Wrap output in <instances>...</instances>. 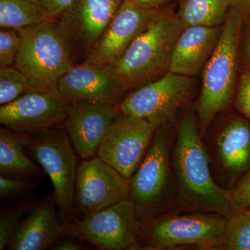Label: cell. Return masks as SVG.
<instances>
[{"label": "cell", "mask_w": 250, "mask_h": 250, "mask_svg": "<svg viewBox=\"0 0 250 250\" xmlns=\"http://www.w3.org/2000/svg\"><path fill=\"white\" fill-rule=\"evenodd\" d=\"M177 16L184 27L223 26L232 0H181Z\"/></svg>", "instance_id": "21"}, {"label": "cell", "mask_w": 250, "mask_h": 250, "mask_svg": "<svg viewBox=\"0 0 250 250\" xmlns=\"http://www.w3.org/2000/svg\"><path fill=\"white\" fill-rule=\"evenodd\" d=\"M171 9H146L123 0L114 18L86 54L85 61L113 66L143 32Z\"/></svg>", "instance_id": "12"}, {"label": "cell", "mask_w": 250, "mask_h": 250, "mask_svg": "<svg viewBox=\"0 0 250 250\" xmlns=\"http://www.w3.org/2000/svg\"><path fill=\"white\" fill-rule=\"evenodd\" d=\"M123 0H74L57 21L71 41L74 49L88 53L100 39Z\"/></svg>", "instance_id": "16"}, {"label": "cell", "mask_w": 250, "mask_h": 250, "mask_svg": "<svg viewBox=\"0 0 250 250\" xmlns=\"http://www.w3.org/2000/svg\"><path fill=\"white\" fill-rule=\"evenodd\" d=\"M238 58L241 70H250V14L243 13L238 42Z\"/></svg>", "instance_id": "29"}, {"label": "cell", "mask_w": 250, "mask_h": 250, "mask_svg": "<svg viewBox=\"0 0 250 250\" xmlns=\"http://www.w3.org/2000/svg\"><path fill=\"white\" fill-rule=\"evenodd\" d=\"M238 111L250 121V70H241L235 94Z\"/></svg>", "instance_id": "28"}, {"label": "cell", "mask_w": 250, "mask_h": 250, "mask_svg": "<svg viewBox=\"0 0 250 250\" xmlns=\"http://www.w3.org/2000/svg\"><path fill=\"white\" fill-rule=\"evenodd\" d=\"M231 207L232 212L245 208L250 209V172L231 191Z\"/></svg>", "instance_id": "30"}, {"label": "cell", "mask_w": 250, "mask_h": 250, "mask_svg": "<svg viewBox=\"0 0 250 250\" xmlns=\"http://www.w3.org/2000/svg\"><path fill=\"white\" fill-rule=\"evenodd\" d=\"M24 136V135H23ZM24 146L36 164L49 176L54 188L59 217L64 226L75 215L77 152L63 125L24 136Z\"/></svg>", "instance_id": "7"}, {"label": "cell", "mask_w": 250, "mask_h": 250, "mask_svg": "<svg viewBox=\"0 0 250 250\" xmlns=\"http://www.w3.org/2000/svg\"><path fill=\"white\" fill-rule=\"evenodd\" d=\"M227 218L213 213H164L139 223L141 250H170L192 246L223 250Z\"/></svg>", "instance_id": "6"}, {"label": "cell", "mask_w": 250, "mask_h": 250, "mask_svg": "<svg viewBox=\"0 0 250 250\" xmlns=\"http://www.w3.org/2000/svg\"><path fill=\"white\" fill-rule=\"evenodd\" d=\"M243 12L232 4L214 52L202 71L201 93L197 103L199 130L203 136L215 117L232 103L241 67L238 42Z\"/></svg>", "instance_id": "2"}, {"label": "cell", "mask_w": 250, "mask_h": 250, "mask_svg": "<svg viewBox=\"0 0 250 250\" xmlns=\"http://www.w3.org/2000/svg\"><path fill=\"white\" fill-rule=\"evenodd\" d=\"M171 9L130 45L112 66L125 92L157 80L169 72L174 44L184 29Z\"/></svg>", "instance_id": "3"}, {"label": "cell", "mask_w": 250, "mask_h": 250, "mask_svg": "<svg viewBox=\"0 0 250 250\" xmlns=\"http://www.w3.org/2000/svg\"><path fill=\"white\" fill-rule=\"evenodd\" d=\"M118 113V106L88 102L68 103L63 126L77 155L83 160L97 156Z\"/></svg>", "instance_id": "15"}, {"label": "cell", "mask_w": 250, "mask_h": 250, "mask_svg": "<svg viewBox=\"0 0 250 250\" xmlns=\"http://www.w3.org/2000/svg\"><path fill=\"white\" fill-rule=\"evenodd\" d=\"M25 178L27 177L1 174L0 176L1 197L21 196L31 192L33 184Z\"/></svg>", "instance_id": "27"}, {"label": "cell", "mask_w": 250, "mask_h": 250, "mask_svg": "<svg viewBox=\"0 0 250 250\" xmlns=\"http://www.w3.org/2000/svg\"><path fill=\"white\" fill-rule=\"evenodd\" d=\"M51 19L38 0H0V27L19 30Z\"/></svg>", "instance_id": "22"}, {"label": "cell", "mask_w": 250, "mask_h": 250, "mask_svg": "<svg viewBox=\"0 0 250 250\" xmlns=\"http://www.w3.org/2000/svg\"><path fill=\"white\" fill-rule=\"evenodd\" d=\"M21 37L19 30L1 28L0 30V68L12 66L17 57Z\"/></svg>", "instance_id": "26"}, {"label": "cell", "mask_w": 250, "mask_h": 250, "mask_svg": "<svg viewBox=\"0 0 250 250\" xmlns=\"http://www.w3.org/2000/svg\"><path fill=\"white\" fill-rule=\"evenodd\" d=\"M194 87L192 77L169 71L132 90L119 104L118 111L144 120L157 129L175 119L191 98Z\"/></svg>", "instance_id": "8"}, {"label": "cell", "mask_w": 250, "mask_h": 250, "mask_svg": "<svg viewBox=\"0 0 250 250\" xmlns=\"http://www.w3.org/2000/svg\"><path fill=\"white\" fill-rule=\"evenodd\" d=\"M170 125L156 129L141 164L129 179V199L139 223L175 207L177 187L171 159Z\"/></svg>", "instance_id": "5"}, {"label": "cell", "mask_w": 250, "mask_h": 250, "mask_svg": "<svg viewBox=\"0 0 250 250\" xmlns=\"http://www.w3.org/2000/svg\"><path fill=\"white\" fill-rule=\"evenodd\" d=\"M139 222L130 199L65 225V234L91 243L101 250H141Z\"/></svg>", "instance_id": "9"}, {"label": "cell", "mask_w": 250, "mask_h": 250, "mask_svg": "<svg viewBox=\"0 0 250 250\" xmlns=\"http://www.w3.org/2000/svg\"><path fill=\"white\" fill-rule=\"evenodd\" d=\"M223 26L184 28L174 44L169 71L194 77L203 71L214 52Z\"/></svg>", "instance_id": "18"}, {"label": "cell", "mask_w": 250, "mask_h": 250, "mask_svg": "<svg viewBox=\"0 0 250 250\" xmlns=\"http://www.w3.org/2000/svg\"><path fill=\"white\" fill-rule=\"evenodd\" d=\"M172 165L177 187L175 207L189 212L229 217L231 191L219 187L213 179L209 157L190 112L184 113L179 122Z\"/></svg>", "instance_id": "1"}, {"label": "cell", "mask_w": 250, "mask_h": 250, "mask_svg": "<svg viewBox=\"0 0 250 250\" xmlns=\"http://www.w3.org/2000/svg\"><path fill=\"white\" fill-rule=\"evenodd\" d=\"M68 103L57 90H30L0 107V123L18 134L30 136L63 125Z\"/></svg>", "instance_id": "13"}, {"label": "cell", "mask_w": 250, "mask_h": 250, "mask_svg": "<svg viewBox=\"0 0 250 250\" xmlns=\"http://www.w3.org/2000/svg\"><path fill=\"white\" fill-rule=\"evenodd\" d=\"M156 130L144 120L119 112L102 141L97 156L129 180L141 164Z\"/></svg>", "instance_id": "10"}, {"label": "cell", "mask_w": 250, "mask_h": 250, "mask_svg": "<svg viewBox=\"0 0 250 250\" xmlns=\"http://www.w3.org/2000/svg\"><path fill=\"white\" fill-rule=\"evenodd\" d=\"M51 19L58 20L69 8L74 0H38Z\"/></svg>", "instance_id": "31"}, {"label": "cell", "mask_w": 250, "mask_h": 250, "mask_svg": "<svg viewBox=\"0 0 250 250\" xmlns=\"http://www.w3.org/2000/svg\"><path fill=\"white\" fill-rule=\"evenodd\" d=\"M34 205L32 201L26 200L1 214L0 218V250H4L7 248L16 228Z\"/></svg>", "instance_id": "25"}, {"label": "cell", "mask_w": 250, "mask_h": 250, "mask_svg": "<svg viewBox=\"0 0 250 250\" xmlns=\"http://www.w3.org/2000/svg\"><path fill=\"white\" fill-rule=\"evenodd\" d=\"M21 42L14 66L27 77L30 90L54 91L74 65V47L57 20L19 29Z\"/></svg>", "instance_id": "4"}, {"label": "cell", "mask_w": 250, "mask_h": 250, "mask_svg": "<svg viewBox=\"0 0 250 250\" xmlns=\"http://www.w3.org/2000/svg\"><path fill=\"white\" fill-rule=\"evenodd\" d=\"M0 172L29 178L42 174L41 167L26 154L24 136L6 126L0 129Z\"/></svg>", "instance_id": "20"}, {"label": "cell", "mask_w": 250, "mask_h": 250, "mask_svg": "<svg viewBox=\"0 0 250 250\" xmlns=\"http://www.w3.org/2000/svg\"><path fill=\"white\" fill-rule=\"evenodd\" d=\"M217 157L224 172L238 178L250 168V123L233 116L224 123L215 139Z\"/></svg>", "instance_id": "19"}, {"label": "cell", "mask_w": 250, "mask_h": 250, "mask_svg": "<svg viewBox=\"0 0 250 250\" xmlns=\"http://www.w3.org/2000/svg\"><path fill=\"white\" fill-rule=\"evenodd\" d=\"M54 193L34 205L16 228L7 247L9 250H45L65 234L56 211Z\"/></svg>", "instance_id": "17"}, {"label": "cell", "mask_w": 250, "mask_h": 250, "mask_svg": "<svg viewBox=\"0 0 250 250\" xmlns=\"http://www.w3.org/2000/svg\"><path fill=\"white\" fill-rule=\"evenodd\" d=\"M179 1H181V0H179Z\"/></svg>", "instance_id": "35"}, {"label": "cell", "mask_w": 250, "mask_h": 250, "mask_svg": "<svg viewBox=\"0 0 250 250\" xmlns=\"http://www.w3.org/2000/svg\"><path fill=\"white\" fill-rule=\"evenodd\" d=\"M223 250H250V209L233 210L227 218Z\"/></svg>", "instance_id": "23"}, {"label": "cell", "mask_w": 250, "mask_h": 250, "mask_svg": "<svg viewBox=\"0 0 250 250\" xmlns=\"http://www.w3.org/2000/svg\"><path fill=\"white\" fill-rule=\"evenodd\" d=\"M129 199V180L98 156L85 159L77 167L75 214L82 218Z\"/></svg>", "instance_id": "11"}, {"label": "cell", "mask_w": 250, "mask_h": 250, "mask_svg": "<svg viewBox=\"0 0 250 250\" xmlns=\"http://www.w3.org/2000/svg\"><path fill=\"white\" fill-rule=\"evenodd\" d=\"M57 91L67 103L88 102L118 106L125 91L112 66L85 61L73 65L59 80Z\"/></svg>", "instance_id": "14"}, {"label": "cell", "mask_w": 250, "mask_h": 250, "mask_svg": "<svg viewBox=\"0 0 250 250\" xmlns=\"http://www.w3.org/2000/svg\"><path fill=\"white\" fill-rule=\"evenodd\" d=\"M232 4L239 8L244 14H250V0H232Z\"/></svg>", "instance_id": "34"}, {"label": "cell", "mask_w": 250, "mask_h": 250, "mask_svg": "<svg viewBox=\"0 0 250 250\" xmlns=\"http://www.w3.org/2000/svg\"><path fill=\"white\" fill-rule=\"evenodd\" d=\"M129 1L146 9H163L172 7L174 3L178 0H129Z\"/></svg>", "instance_id": "32"}, {"label": "cell", "mask_w": 250, "mask_h": 250, "mask_svg": "<svg viewBox=\"0 0 250 250\" xmlns=\"http://www.w3.org/2000/svg\"><path fill=\"white\" fill-rule=\"evenodd\" d=\"M54 250H80L83 249L82 246L72 241H63L53 247Z\"/></svg>", "instance_id": "33"}, {"label": "cell", "mask_w": 250, "mask_h": 250, "mask_svg": "<svg viewBox=\"0 0 250 250\" xmlns=\"http://www.w3.org/2000/svg\"><path fill=\"white\" fill-rule=\"evenodd\" d=\"M30 91L29 82L22 72L12 66L0 68V104L12 103Z\"/></svg>", "instance_id": "24"}]
</instances>
